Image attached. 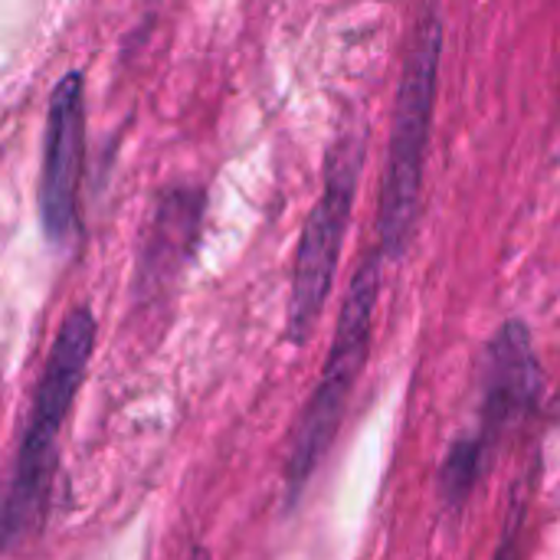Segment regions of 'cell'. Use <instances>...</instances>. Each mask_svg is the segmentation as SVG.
Returning a JSON list of instances; mask_svg holds the SVG:
<instances>
[{
	"mask_svg": "<svg viewBox=\"0 0 560 560\" xmlns=\"http://www.w3.org/2000/svg\"><path fill=\"white\" fill-rule=\"evenodd\" d=\"M95 348V318L85 305L72 308L49 348L43 377L36 384L16 456L0 479V551L30 538L46 512L59 463V436L79 397L85 368Z\"/></svg>",
	"mask_w": 560,
	"mask_h": 560,
	"instance_id": "cell-1",
	"label": "cell"
},
{
	"mask_svg": "<svg viewBox=\"0 0 560 560\" xmlns=\"http://www.w3.org/2000/svg\"><path fill=\"white\" fill-rule=\"evenodd\" d=\"M440 62H443V23L440 13L430 10L417 23L400 85L390 118V141H387V164L381 180L377 200V246L381 256L397 259L407 243L420 207L430 131L436 115V92H440Z\"/></svg>",
	"mask_w": 560,
	"mask_h": 560,
	"instance_id": "cell-2",
	"label": "cell"
},
{
	"mask_svg": "<svg viewBox=\"0 0 560 560\" xmlns=\"http://www.w3.org/2000/svg\"><path fill=\"white\" fill-rule=\"evenodd\" d=\"M377 299H381V256L368 253L348 285L322 377H318V384L299 417L292 443H289V459H285L289 502H295L305 492L318 463L325 459V453L331 450V443L338 436L348 397H351V390L361 377V368L368 361V351H371Z\"/></svg>",
	"mask_w": 560,
	"mask_h": 560,
	"instance_id": "cell-3",
	"label": "cell"
},
{
	"mask_svg": "<svg viewBox=\"0 0 560 560\" xmlns=\"http://www.w3.org/2000/svg\"><path fill=\"white\" fill-rule=\"evenodd\" d=\"M361 171H364V131H345L328 154L325 187L302 226V240L295 253L292 292H289V312H285V335L292 345L308 341L331 295L345 233H348L358 184H361Z\"/></svg>",
	"mask_w": 560,
	"mask_h": 560,
	"instance_id": "cell-4",
	"label": "cell"
},
{
	"mask_svg": "<svg viewBox=\"0 0 560 560\" xmlns=\"http://www.w3.org/2000/svg\"><path fill=\"white\" fill-rule=\"evenodd\" d=\"M85 154V79L66 72L46 108L43 167H39V223L52 246H66L79 226V180Z\"/></svg>",
	"mask_w": 560,
	"mask_h": 560,
	"instance_id": "cell-5",
	"label": "cell"
},
{
	"mask_svg": "<svg viewBox=\"0 0 560 560\" xmlns=\"http://www.w3.org/2000/svg\"><path fill=\"white\" fill-rule=\"evenodd\" d=\"M541 371L535 354V338L525 322H505L489 348L482 364V420L472 433L486 453L495 450V443L515 427L532 407L538 404Z\"/></svg>",
	"mask_w": 560,
	"mask_h": 560,
	"instance_id": "cell-6",
	"label": "cell"
},
{
	"mask_svg": "<svg viewBox=\"0 0 560 560\" xmlns=\"http://www.w3.org/2000/svg\"><path fill=\"white\" fill-rule=\"evenodd\" d=\"M197 223H200V194L174 190L164 197V203L154 213V233H148L144 240L138 289L158 285L180 269V262L187 259V246L197 236Z\"/></svg>",
	"mask_w": 560,
	"mask_h": 560,
	"instance_id": "cell-7",
	"label": "cell"
},
{
	"mask_svg": "<svg viewBox=\"0 0 560 560\" xmlns=\"http://www.w3.org/2000/svg\"><path fill=\"white\" fill-rule=\"evenodd\" d=\"M486 463H489L486 446H482L476 436H463V440L450 450V456H446V463H443V472H440V499H443L446 505H453V509L463 505V502L469 499V492L476 489V482H479Z\"/></svg>",
	"mask_w": 560,
	"mask_h": 560,
	"instance_id": "cell-8",
	"label": "cell"
},
{
	"mask_svg": "<svg viewBox=\"0 0 560 560\" xmlns=\"http://www.w3.org/2000/svg\"><path fill=\"white\" fill-rule=\"evenodd\" d=\"M190 560H213V558H210V551H207V548H194Z\"/></svg>",
	"mask_w": 560,
	"mask_h": 560,
	"instance_id": "cell-9",
	"label": "cell"
}]
</instances>
